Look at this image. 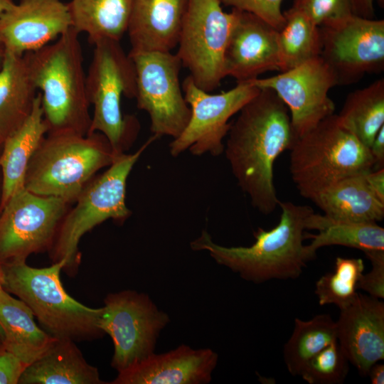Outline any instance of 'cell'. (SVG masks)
Here are the masks:
<instances>
[{
	"mask_svg": "<svg viewBox=\"0 0 384 384\" xmlns=\"http://www.w3.org/2000/svg\"><path fill=\"white\" fill-rule=\"evenodd\" d=\"M238 113L227 134L224 152L252 206L269 215L279 202L274 183V162L296 140L289 112L272 90L261 88Z\"/></svg>",
	"mask_w": 384,
	"mask_h": 384,
	"instance_id": "1",
	"label": "cell"
},
{
	"mask_svg": "<svg viewBox=\"0 0 384 384\" xmlns=\"http://www.w3.org/2000/svg\"><path fill=\"white\" fill-rule=\"evenodd\" d=\"M278 206L282 213L277 225L269 230L259 228L254 233L255 242L249 247L218 245L203 230L191 242V247L207 251L218 264L256 284L297 279L316 257V253L304 244L306 220L314 210L309 206L291 201H279Z\"/></svg>",
	"mask_w": 384,
	"mask_h": 384,
	"instance_id": "2",
	"label": "cell"
},
{
	"mask_svg": "<svg viewBox=\"0 0 384 384\" xmlns=\"http://www.w3.org/2000/svg\"><path fill=\"white\" fill-rule=\"evenodd\" d=\"M79 35L71 27L54 43L25 54L40 90L48 133L89 132L90 104Z\"/></svg>",
	"mask_w": 384,
	"mask_h": 384,
	"instance_id": "3",
	"label": "cell"
},
{
	"mask_svg": "<svg viewBox=\"0 0 384 384\" xmlns=\"http://www.w3.org/2000/svg\"><path fill=\"white\" fill-rule=\"evenodd\" d=\"M32 156L24 188L40 196L75 202L85 186L116 156L107 139L100 132L47 133Z\"/></svg>",
	"mask_w": 384,
	"mask_h": 384,
	"instance_id": "4",
	"label": "cell"
},
{
	"mask_svg": "<svg viewBox=\"0 0 384 384\" xmlns=\"http://www.w3.org/2000/svg\"><path fill=\"white\" fill-rule=\"evenodd\" d=\"M64 262L42 268L26 262L2 265L3 289L23 301L52 336L73 341H90L105 334L100 327L102 307L80 303L64 289L60 274Z\"/></svg>",
	"mask_w": 384,
	"mask_h": 384,
	"instance_id": "5",
	"label": "cell"
},
{
	"mask_svg": "<svg viewBox=\"0 0 384 384\" xmlns=\"http://www.w3.org/2000/svg\"><path fill=\"white\" fill-rule=\"evenodd\" d=\"M289 151L292 179L310 201L337 181L374 169L369 148L334 113L297 138Z\"/></svg>",
	"mask_w": 384,
	"mask_h": 384,
	"instance_id": "6",
	"label": "cell"
},
{
	"mask_svg": "<svg viewBox=\"0 0 384 384\" xmlns=\"http://www.w3.org/2000/svg\"><path fill=\"white\" fill-rule=\"evenodd\" d=\"M157 137L151 136L133 154H119L101 175L92 179L77 197L75 206L67 210L48 251L53 263L64 262V271L74 277L81 262L78 244L87 232L113 219L123 222L131 211L126 205L127 178L144 151Z\"/></svg>",
	"mask_w": 384,
	"mask_h": 384,
	"instance_id": "7",
	"label": "cell"
},
{
	"mask_svg": "<svg viewBox=\"0 0 384 384\" xmlns=\"http://www.w3.org/2000/svg\"><path fill=\"white\" fill-rule=\"evenodd\" d=\"M93 45L86 75L88 99L93 107L88 134H102L117 154L124 153L139 129L136 117L124 116L121 110L122 97L136 95L134 65L119 41L102 39Z\"/></svg>",
	"mask_w": 384,
	"mask_h": 384,
	"instance_id": "8",
	"label": "cell"
},
{
	"mask_svg": "<svg viewBox=\"0 0 384 384\" xmlns=\"http://www.w3.org/2000/svg\"><path fill=\"white\" fill-rule=\"evenodd\" d=\"M220 0H188L176 55L201 90L211 92L225 77L224 55L235 20Z\"/></svg>",
	"mask_w": 384,
	"mask_h": 384,
	"instance_id": "9",
	"label": "cell"
},
{
	"mask_svg": "<svg viewBox=\"0 0 384 384\" xmlns=\"http://www.w3.org/2000/svg\"><path fill=\"white\" fill-rule=\"evenodd\" d=\"M169 321L146 294L128 289L107 294L100 327L113 342L112 367L119 373L154 353Z\"/></svg>",
	"mask_w": 384,
	"mask_h": 384,
	"instance_id": "10",
	"label": "cell"
},
{
	"mask_svg": "<svg viewBox=\"0 0 384 384\" xmlns=\"http://www.w3.org/2000/svg\"><path fill=\"white\" fill-rule=\"evenodd\" d=\"M136 73L137 107L146 111L157 138H176L186 127L191 108L179 81L182 67L171 52H129Z\"/></svg>",
	"mask_w": 384,
	"mask_h": 384,
	"instance_id": "11",
	"label": "cell"
},
{
	"mask_svg": "<svg viewBox=\"0 0 384 384\" xmlns=\"http://www.w3.org/2000/svg\"><path fill=\"white\" fill-rule=\"evenodd\" d=\"M260 90L247 81L238 82L228 91L210 94L199 88L190 75L186 77L182 90L191 108V117L180 135L170 143V154L176 157L188 150L195 156L220 155L224 152L223 139L231 125L229 119Z\"/></svg>",
	"mask_w": 384,
	"mask_h": 384,
	"instance_id": "12",
	"label": "cell"
},
{
	"mask_svg": "<svg viewBox=\"0 0 384 384\" xmlns=\"http://www.w3.org/2000/svg\"><path fill=\"white\" fill-rule=\"evenodd\" d=\"M68 205L25 188L14 193L0 213V262H26L33 253L49 251Z\"/></svg>",
	"mask_w": 384,
	"mask_h": 384,
	"instance_id": "13",
	"label": "cell"
},
{
	"mask_svg": "<svg viewBox=\"0 0 384 384\" xmlns=\"http://www.w3.org/2000/svg\"><path fill=\"white\" fill-rule=\"evenodd\" d=\"M320 58L337 85L356 83L366 74L384 70V21L355 15L319 26Z\"/></svg>",
	"mask_w": 384,
	"mask_h": 384,
	"instance_id": "14",
	"label": "cell"
},
{
	"mask_svg": "<svg viewBox=\"0 0 384 384\" xmlns=\"http://www.w3.org/2000/svg\"><path fill=\"white\" fill-rule=\"evenodd\" d=\"M250 82L260 89L272 90L286 105L296 139L334 113L335 105L328 93L337 85L336 78L320 57Z\"/></svg>",
	"mask_w": 384,
	"mask_h": 384,
	"instance_id": "15",
	"label": "cell"
},
{
	"mask_svg": "<svg viewBox=\"0 0 384 384\" xmlns=\"http://www.w3.org/2000/svg\"><path fill=\"white\" fill-rule=\"evenodd\" d=\"M72 27L62 0H20L0 14V43L19 55L49 44Z\"/></svg>",
	"mask_w": 384,
	"mask_h": 384,
	"instance_id": "16",
	"label": "cell"
},
{
	"mask_svg": "<svg viewBox=\"0 0 384 384\" xmlns=\"http://www.w3.org/2000/svg\"><path fill=\"white\" fill-rule=\"evenodd\" d=\"M234 9L235 20L224 55L225 76L241 82L279 71L278 31L252 14Z\"/></svg>",
	"mask_w": 384,
	"mask_h": 384,
	"instance_id": "17",
	"label": "cell"
},
{
	"mask_svg": "<svg viewBox=\"0 0 384 384\" xmlns=\"http://www.w3.org/2000/svg\"><path fill=\"white\" fill-rule=\"evenodd\" d=\"M337 341L349 363L361 376L384 359V303L358 293L354 301L340 310Z\"/></svg>",
	"mask_w": 384,
	"mask_h": 384,
	"instance_id": "18",
	"label": "cell"
},
{
	"mask_svg": "<svg viewBox=\"0 0 384 384\" xmlns=\"http://www.w3.org/2000/svg\"><path fill=\"white\" fill-rule=\"evenodd\" d=\"M210 348L181 345L169 352L152 353L118 373L111 384H205L210 382L218 363Z\"/></svg>",
	"mask_w": 384,
	"mask_h": 384,
	"instance_id": "19",
	"label": "cell"
},
{
	"mask_svg": "<svg viewBox=\"0 0 384 384\" xmlns=\"http://www.w3.org/2000/svg\"><path fill=\"white\" fill-rule=\"evenodd\" d=\"M188 4V0H134L127 31L130 52H171Z\"/></svg>",
	"mask_w": 384,
	"mask_h": 384,
	"instance_id": "20",
	"label": "cell"
},
{
	"mask_svg": "<svg viewBox=\"0 0 384 384\" xmlns=\"http://www.w3.org/2000/svg\"><path fill=\"white\" fill-rule=\"evenodd\" d=\"M48 131L43 117L41 96L38 92L28 119L3 143L0 155L2 178L1 210L14 193L24 188L28 163Z\"/></svg>",
	"mask_w": 384,
	"mask_h": 384,
	"instance_id": "21",
	"label": "cell"
},
{
	"mask_svg": "<svg viewBox=\"0 0 384 384\" xmlns=\"http://www.w3.org/2000/svg\"><path fill=\"white\" fill-rule=\"evenodd\" d=\"M37 91L26 55L5 50L0 67V142L28 119Z\"/></svg>",
	"mask_w": 384,
	"mask_h": 384,
	"instance_id": "22",
	"label": "cell"
},
{
	"mask_svg": "<svg viewBox=\"0 0 384 384\" xmlns=\"http://www.w3.org/2000/svg\"><path fill=\"white\" fill-rule=\"evenodd\" d=\"M19 384H106L89 364L75 341L57 338L38 359L28 365Z\"/></svg>",
	"mask_w": 384,
	"mask_h": 384,
	"instance_id": "23",
	"label": "cell"
},
{
	"mask_svg": "<svg viewBox=\"0 0 384 384\" xmlns=\"http://www.w3.org/2000/svg\"><path fill=\"white\" fill-rule=\"evenodd\" d=\"M365 175L343 178L319 193L311 201L324 212V215L335 220L381 221L384 218V203L372 192Z\"/></svg>",
	"mask_w": 384,
	"mask_h": 384,
	"instance_id": "24",
	"label": "cell"
},
{
	"mask_svg": "<svg viewBox=\"0 0 384 384\" xmlns=\"http://www.w3.org/2000/svg\"><path fill=\"white\" fill-rule=\"evenodd\" d=\"M31 309L21 299L0 288V326L4 347L26 365L41 358L56 338L41 329Z\"/></svg>",
	"mask_w": 384,
	"mask_h": 384,
	"instance_id": "25",
	"label": "cell"
},
{
	"mask_svg": "<svg viewBox=\"0 0 384 384\" xmlns=\"http://www.w3.org/2000/svg\"><path fill=\"white\" fill-rule=\"evenodd\" d=\"M134 0H71L67 3L72 27L90 43L119 41L127 31Z\"/></svg>",
	"mask_w": 384,
	"mask_h": 384,
	"instance_id": "26",
	"label": "cell"
},
{
	"mask_svg": "<svg viewBox=\"0 0 384 384\" xmlns=\"http://www.w3.org/2000/svg\"><path fill=\"white\" fill-rule=\"evenodd\" d=\"M306 230L319 232L315 235H306L311 239L309 247L316 253L319 248L331 245L355 248L365 255L384 250V228L377 223L335 220L314 211L306 220Z\"/></svg>",
	"mask_w": 384,
	"mask_h": 384,
	"instance_id": "27",
	"label": "cell"
},
{
	"mask_svg": "<svg viewBox=\"0 0 384 384\" xmlns=\"http://www.w3.org/2000/svg\"><path fill=\"white\" fill-rule=\"evenodd\" d=\"M337 115L341 124L369 148L384 126V79L349 93Z\"/></svg>",
	"mask_w": 384,
	"mask_h": 384,
	"instance_id": "28",
	"label": "cell"
},
{
	"mask_svg": "<svg viewBox=\"0 0 384 384\" xmlns=\"http://www.w3.org/2000/svg\"><path fill=\"white\" fill-rule=\"evenodd\" d=\"M283 14L284 23L277 33L280 72L320 57L321 48L319 26L306 14L294 6Z\"/></svg>",
	"mask_w": 384,
	"mask_h": 384,
	"instance_id": "29",
	"label": "cell"
},
{
	"mask_svg": "<svg viewBox=\"0 0 384 384\" xmlns=\"http://www.w3.org/2000/svg\"><path fill=\"white\" fill-rule=\"evenodd\" d=\"M335 341L336 323L329 314H317L306 321L295 318L292 334L283 348L287 370L293 376L299 375L311 358Z\"/></svg>",
	"mask_w": 384,
	"mask_h": 384,
	"instance_id": "30",
	"label": "cell"
},
{
	"mask_svg": "<svg viewBox=\"0 0 384 384\" xmlns=\"http://www.w3.org/2000/svg\"><path fill=\"white\" fill-rule=\"evenodd\" d=\"M363 270L362 259L338 257L334 271L321 276L315 284L319 304H334L340 310L349 306L358 294V284Z\"/></svg>",
	"mask_w": 384,
	"mask_h": 384,
	"instance_id": "31",
	"label": "cell"
},
{
	"mask_svg": "<svg viewBox=\"0 0 384 384\" xmlns=\"http://www.w3.org/2000/svg\"><path fill=\"white\" fill-rule=\"evenodd\" d=\"M349 370V361L335 341L311 358L299 376L309 384H341Z\"/></svg>",
	"mask_w": 384,
	"mask_h": 384,
	"instance_id": "32",
	"label": "cell"
},
{
	"mask_svg": "<svg viewBox=\"0 0 384 384\" xmlns=\"http://www.w3.org/2000/svg\"><path fill=\"white\" fill-rule=\"evenodd\" d=\"M292 6L302 11L319 26L353 15L352 0H294Z\"/></svg>",
	"mask_w": 384,
	"mask_h": 384,
	"instance_id": "33",
	"label": "cell"
},
{
	"mask_svg": "<svg viewBox=\"0 0 384 384\" xmlns=\"http://www.w3.org/2000/svg\"><path fill=\"white\" fill-rule=\"evenodd\" d=\"M221 4L255 15L277 31L284 23L281 11L283 0H220Z\"/></svg>",
	"mask_w": 384,
	"mask_h": 384,
	"instance_id": "34",
	"label": "cell"
},
{
	"mask_svg": "<svg viewBox=\"0 0 384 384\" xmlns=\"http://www.w3.org/2000/svg\"><path fill=\"white\" fill-rule=\"evenodd\" d=\"M366 257L371 262V270L361 275L358 289H362L368 295L377 298H384V250H377L366 253Z\"/></svg>",
	"mask_w": 384,
	"mask_h": 384,
	"instance_id": "35",
	"label": "cell"
},
{
	"mask_svg": "<svg viewBox=\"0 0 384 384\" xmlns=\"http://www.w3.org/2000/svg\"><path fill=\"white\" fill-rule=\"evenodd\" d=\"M27 366L4 346H0V384H18Z\"/></svg>",
	"mask_w": 384,
	"mask_h": 384,
	"instance_id": "36",
	"label": "cell"
},
{
	"mask_svg": "<svg viewBox=\"0 0 384 384\" xmlns=\"http://www.w3.org/2000/svg\"><path fill=\"white\" fill-rule=\"evenodd\" d=\"M365 178L372 192L384 203V168L368 172Z\"/></svg>",
	"mask_w": 384,
	"mask_h": 384,
	"instance_id": "37",
	"label": "cell"
},
{
	"mask_svg": "<svg viewBox=\"0 0 384 384\" xmlns=\"http://www.w3.org/2000/svg\"><path fill=\"white\" fill-rule=\"evenodd\" d=\"M369 150L374 162V169L384 168V126L377 133Z\"/></svg>",
	"mask_w": 384,
	"mask_h": 384,
	"instance_id": "38",
	"label": "cell"
},
{
	"mask_svg": "<svg viewBox=\"0 0 384 384\" xmlns=\"http://www.w3.org/2000/svg\"><path fill=\"white\" fill-rule=\"evenodd\" d=\"M374 1L375 0H352L353 14L365 18H374ZM376 1L380 6H383L384 0Z\"/></svg>",
	"mask_w": 384,
	"mask_h": 384,
	"instance_id": "39",
	"label": "cell"
},
{
	"mask_svg": "<svg viewBox=\"0 0 384 384\" xmlns=\"http://www.w3.org/2000/svg\"><path fill=\"white\" fill-rule=\"evenodd\" d=\"M367 376L373 384H383L384 365L379 362L375 363L370 368Z\"/></svg>",
	"mask_w": 384,
	"mask_h": 384,
	"instance_id": "40",
	"label": "cell"
},
{
	"mask_svg": "<svg viewBox=\"0 0 384 384\" xmlns=\"http://www.w3.org/2000/svg\"><path fill=\"white\" fill-rule=\"evenodd\" d=\"M15 4L13 0H0V14L12 8Z\"/></svg>",
	"mask_w": 384,
	"mask_h": 384,
	"instance_id": "41",
	"label": "cell"
},
{
	"mask_svg": "<svg viewBox=\"0 0 384 384\" xmlns=\"http://www.w3.org/2000/svg\"><path fill=\"white\" fill-rule=\"evenodd\" d=\"M4 284V272L2 264L0 262V288H3Z\"/></svg>",
	"mask_w": 384,
	"mask_h": 384,
	"instance_id": "42",
	"label": "cell"
},
{
	"mask_svg": "<svg viewBox=\"0 0 384 384\" xmlns=\"http://www.w3.org/2000/svg\"><path fill=\"white\" fill-rule=\"evenodd\" d=\"M5 53V48L4 46L0 43V67L1 65Z\"/></svg>",
	"mask_w": 384,
	"mask_h": 384,
	"instance_id": "43",
	"label": "cell"
},
{
	"mask_svg": "<svg viewBox=\"0 0 384 384\" xmlns=\"http://www.w3.org/2000/svg\"><path fill=\"white\" fill-rule=\"evenodd\" d=\"M1 197H2V178L1 173L0 174V213H1Z\"/></svg>",
	"mask_w": 384,
	"mask_h": 384,
	"instance_id": "44",
	"label": "cell"
},
{
	"mask_svg": "<svg viewBox=\"0 0 384 384\" xmlns=\"http://www.w3.org/2000/svg\"><path fill=\"white\" fill-rule=\"evenodd\" d=\"M4 340V332L0 326V346H3Z\"/></svg>",
	"mask_w": 384,
	"mask_h": 384,
	"instance_id": "45",
	"label": "cell"
},
{
	"mask_svg": "<svg viewBox=\"0 0 384 384\" xmlns=\"http://www.w3.org/2000/svg\"><path fill=\"white\" fill-rule=\"evenodd\" d=\"M2 148H3V143L0 142V155H1V151H2Z\"/></svg>",
	"mask_w": 384,
	"mask_h": 384,
	"instance_id": "46",
	"label": "cell"
}]
</instances>
